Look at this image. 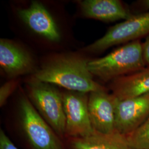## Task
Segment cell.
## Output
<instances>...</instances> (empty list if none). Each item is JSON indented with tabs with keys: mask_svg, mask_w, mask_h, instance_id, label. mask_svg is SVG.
Segmentation results:
<instances>
[{
	"mask_svg": "<svg viewBox=\"0 0 149 149\" xmlns=\"http://www.w3.org/2000/svg\"><path fill=\"white\" fill-rule=\"evenodd\" d=\"M149 35V12L132 17L109 28L106 33L84 50L90 53H100L112 47L140 40Z\"/></svg>",
	"mask_w": 149,
	"mask_h": 149,
	"instance_id": "5b68a950",
	"label": "cell"
},
{
	"mask_svg": "<svg viewBox=\"0 0 149 149\" xmlns=\"http://www.w3.org/2000/svg\"><path fill=\"white\" fill-rule=\"evenodd\" d=\"M125 136L134 149H149V117L142 125Z\"/></svg>",
	"mask_w": 149,
	"mask_h": 149,
	"instance_id": "5bb4252c",
	"label": "cell"
},
{
	"mask_svg": "<svg viewBox=\"0 0 149 149\" xmlns=\"http://www.w3.org/2000/svg\"><path fill=\"white\" fill-rule=\"evenodd\" d=\"M0 66L7 76L16 77L36 72V65L28 52L11 40L0 39Z\"/></svg>",
	"mask_w": 149,
	"mask_h": 149,
	"instance_id": "9c48e42d",
	"label": "cell"
},
{
	"mask_svg": "<svg viewBox=\"0 0 149 149\" xmlns=\"http://www.w3.org/2000/svg\"><path fill=\"white\" fill-rule=\"evenodd\" d=\"M18 84V81L12 80L6 82L0 88V106L2 107L5 104L8 97L16 90Z\"/></svg>",
	"mask_w": 149,
	"mask_h": 149,
	"instance_id": "9a60e30c",
	"label": "cell"
},
{
	"mask_svg": "<svg viewBox=\"0 0 149 149\" xmlns=\"http://www.w3.org/2000/svg\"><path fill=\"white\" fill-rule=\"evenodd\" d=\"M88 69L93 76L104 81H112L145 69L143 43L140 40L125 44L106 56L91 60Z\"/></svg>",
	"mask_w": 149,
	"mask_h": 149,
	"instance_id": "7a4b0ae2",
	"label": "cell"
},
{
	"mask_svg": "<svg viewBox=\"0 0 149 149\" xmlns=\"http://www.w3.org/2000/svg\"><path fill=\"white\" fill-rule=\"evenodd\" d=\"M18 15L33 32L53 42H58L61 35L56 23L45 6L38 1L19 10Z\"/></svg>",
	"mask_w": 149,
	"mask_h": 149,
	"instance_id": "30bf717a",
	"label": "cell"
},
{
	"mask_svg": "<svg viewBox=\"0 0 149 149\" xmlns=\"http://www.w3.org/2000/svg\"><path fill=\"white\" fill-rule=\"evenodd\" d=\"M65 116V137L84 138L95 131L88 109L87 93L66 91L62 93Z\"/></svg>",
	"mask_w": 149,
	"mask_h": 149,
	"instance_id": "8992f818",
	"label": "cell"
},
{
	"mask_svg": "<svg viewBox=\"0 0 149 149\" xmlns=\"http://www.w3.org/2000/svg\"><path fill=\"white\" fill-rule=\"evenodd\" d=\"M143 50L146 66L149 67V35L147 36L145 42L143 43Z\"/></svg>",
	"mask_w": 149,
	"mask_h": 149,
	"instance_id": "ac0fdd59",
	"label": "cell"
},
{
	"mask_svg": "<svg viewBox=\"0 0 149 149\" xmlns=\"http://www.w3.org/2000/svg\"><path fill=\"white\" fill-rule=\"evenodd\" d=\"M132 7L133 10L135 11V15H138L149 12V0H142L135 2Z\"/></svg>",
	"mask_w": 149,
	"mask_h": 149,
	"instance_id": "2e32d148",
	"label": "cell"
},
{
	"mask_svg": "<svg viewBox=\"0 0 149 149\" xmlns=\"http://www.w3.org/2000/svg\"><path fill=\"white\" fill-rule=\"evenodd\" d=\"M109 89L118 100L133 98L149 93V67L112 81Z\"/></svg>",
	"mask_w": 149,
	"mask_h": 149,
	"instance_id": "7c38bea8",
	"label": "cell"
},
{
	"mask_svg": "<svg viewBox=\"0 0 149 149\" xmlns=\"http://www.w3.org/2000/svg\"><path fill=\"white\" fill-rule=\"evenodd\" d=\"M117 97L107 89L89 93L88 109L91 125L95 131L109 134L116 130Z\"/></svg>",
	"mask_w": 149,
	"mask_h": 149,
	"instance_id": "ba28073f",
	"label": "cell"
},
{
	"mask_svg": "<svg viewBox=\"0 0 149 149\" xmlns=\"http://www.w3.org/2000/svg\"><path fill=\"white\" fill-rule=\"evenodd\" d=\"M22 129L33 149H65L62 139L33 106L25 94L19 101Z\"/></svg>",
	"mask_w": 149,
	"mask_h": 149,
	"instance_id": "277c9868",
	"label": "cell"
},
{
	"mask_svg": "<svg viewBox=\"0 0 149 149\" xmlns=\"http://www.w3.org/2000/svg\"><path fill=\"white\" fill-rule=\"evenodd\" d=\"M79 4L84 16L101 21H125L134 16L119 0H84Z\"/></svg>",
	"mask_w": 149,
	"mask_h": 149,
	"instance_id": "8fae6325",
	"label": "cell"
},
{
	"mask_svg": "<svg viewBox=\"0 0 149 149\" xmlns=\"http://www.w3.org/2000/svg\"><path fill=\"white\" fill-rule=\"evenodd\" d=\"M89 61L77 55H60L45 63L33 76L70 91L90 93L107 89L93 79L88 67Z\"/></svg>",
	"mask_w": 149,
	"mask_h": 149,
	"instance_id": "6da1fadb",
	"label": "cell"
},
{
	"mask_svg": "<svg viewBox=\"0 0 149 149\" xmlns=\"http://www.w3.org/2000/svg\"><path fill=\"white\" fill-rule=\"evenodd\" d=\"M149 117V93L120 100L116 104V130L124 136L132 133Z\"/></svg>",
	"mask_w": 149,
	"mask_h": 149,
	"instance_id": "52a82bcc",
	"label": "cell"
},
{
	"mask_svg": "<svg viewBox=\"0 0 149 149\" xmlns=\"http://www.w3.org/2000/svg\"><path fill=\"white\" fill-rule=\"evenodd\" d=\"M68 140L69 149H134L126 136L117 132L106 134L94 131L86 137Z\"/></svg>",
	"mask_w": 149,
	"mask_h": 149,
	"instance_id": "4fadbf2b",
	"label": "cell"
},
{
	"mask_svg": "<svg viewBox=\"0 0 149 149\" xmlns=\"http://www.w3.org/2000/svg\"><path fill=\"white\" fill-rule=\"evenodd\" d=\"M0 149H18L2 130L0 131Z\"/></svg>",
	"mask_w": 149,
	"mask_h": 149,
	"instance_id": "e0dca14e",
	"label": "cell"
},
{
	"mask_svg": "<svg viewBox=\"0 0 149 149\" xmlns=\"http://www.w3.org/2000/svg\"><path fill=\"white\" fill-rule=\"evenodd\" d=\"M28 98L33 106L63 140L65 137V116L62 93L52 84L34 76L26 82Z\"/></svg>",
	"mask_w": 149,
	"mask_h": 149,
	"instance_id": "3957f363",
	"label": "cell"
}]
</instances>
